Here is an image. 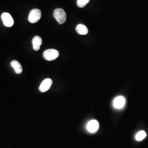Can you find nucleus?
Instances as JSON below:
<instances>
[{
  "label": "nucleus",
  "mask_w": 148,
  "mask_h": 148,
  "mask_svg": "<svg viewBox=\"0 0 148 148\" xmlns=\"http://www.w3.org/2000/svg\"><path fill=\"white\" fill-rule=\"evenodd\" d=\"M53 16L59 24H63L66 20V14L62 8L56 9L54 11Z\"/></svg>",
  "instance_id": "f257e3e1"
},
{
  "label": "nucleus",
  "mask_w": 148,
  "mask_h": 148,
  "mask_svg": "<svg viewBox=\"0 0 148 148\" xmlns=\"http://www.w3.org/2000/svg\"><path fill=\"white\" fill-rule=\"evenodd\" d=\"M59 56L58 51L54 49H49L46 50L43 54V57L48 61H53L57 58Z\"/></svg>",
  "instance_id": "f03ea898"
},
{
  "label": "nucleus",
  "mask_w": 148,
  "mask_h": 148,
  "mask_svg": "<svg viewBox=\"0 0 148 148\" xmlns=\"http://www.w3.org/2000/svg\"><path fill=\"white\" fill-rule=\"evenodd\" d=\"M41 11L38 9H33L30 11L28 16V21L31 23H36L41 19Z\"/></svg>",
  "instance_id": "7ed1b4c3"
},
{
  "label": "nucleus",
  "mask_w": 148,
  "mask_h": 148,
  "mask_svg": "<svg viewBox=\"0 0 148 148\" xmlns=\"http://www.w3.org/2000/svg\"><path fill=\"white\" fill-rule=\"evenodd\" d=\"M2 21L5 27H11L14 25V20L8 13H3L1 15Z\"/></svg>",
  "instance_id": "20e7f679"
},
{
  "label": "nucleus",
  "mask_w": 148,
  "mask_h": 148,
  "mask_svg": "<svg viewBox=\"0 0 148 148\" xmlns=\"http://www.w3.org/2000/svg\"><path fill=\"white\" fill-rule=\"evenodd\" d=\"M52 80L51 79H44L40 85L39 90L41 92H45L49 90L51 86L52 85Z\"/></svg>",
  "instance_id": "39448f33"
},
{
  "label": "nucleus",
  "mask_w": 148,
  "mask_h": 148,
  "mask_svg": "<svg viewBox=\"0 0 148 148\" xmlns=\"http://www.w3.org/2000/svg\"><path fill=\"white\" fill-rule=\"evenodd\" d=\"M99 123L97 120H91L90 121L87 126V128L88 131L90 133H95L99 128Z\"/></svg>",
  "instance_id": "423d86ee"
},
{
  "label": "nucleus",
  "mask_w": 148,
  "mask_h": 148,
  "mask_svg": "<svg viewBox=\"0 0 148 148\" xmlns=\"http://www.w3.org/2000/svg\"><path fill=\"white\" fill-rule=\"evenodd\" d=\"M125 104V99L122 96H119L116 97L113 103L114 106L116 109H121Z\"/></svg>",
  "instance_id": "0eeeda50"
},
{
  "label": "nucleus",
  "mask_w": 148,
  "mask_h": 148,
  "mask_svg": "<svg viewBox=\"0 0 148 148\" xmlns=\"http://www.w3.org/2000/svg\"><path fill=\"white\" fill-rule=\"evenodd\" d=\"M32 43L33 49L35 51H37L40 49V47L42 43V40L41 37L38 36H36L33 38Z\"/></svg>",
  "instance_id": "6e6552de"
},
{
  "label": "nucleus",
  "mask_w": 148,
  "mask_h": 148,
  "mask_svg": "<svg viewBox=\"0 0 148 148\" xmlns=\"http://www.w3.org/2000/svg\"><path fill=\"white\" fill-rule=\"evenodd\" d=\"M11 66L14 70L16 74H21L23 71V68L21 63L17 60H13L11 63Z\"/></svg>",
  "instance_id": "1a4fd4ad"
},
{
  "label": "nucleus",
  "mask_w": 148,
  "mask_h": 148,
  "mask_svg": "<svg viewBox=\"0 0 148 148\" xmlns=\"http://www.w3.org/2000/svg\"><path fill=\"white\" fill-rule=\"evenodd\" d=\"M76 31L79 34L81 35H86L88 32L87 27L82 24H79L77 25L76 27Z\"/></svg>",
  "instance_id": "9d476101"
},
{
  "label": "nucleus",
  "mask_w": 148,
  "mask_h": 148,
  "mask_svg": "<svg viewBox=\"0 0 148 148\" xmlns=\"http://www.w3.org/2000/svg\"><path fill=\"white\" fill-rule=\"evenodd\" d=\"M147 136V134L145 131H141L138 133L136 136V139L138 141H140L144 139Z\"/></svg>",
  "instance_id": "9b49d317"
},
{
  "label": "nucleus",
  "mask_w": 148,
  "mask_h": 148,
  "mask_svg": "<svg viewBox=\"0 0 148 148\" xmlns=\"http://www.w3.org/2000/svg\"><path fill=\"white\" fill-rule=\"evenodd\" d=\"M89 2H90V0H77V5L79 8H83Z\"/></svg>",
  "instance_id": "f8f14e48"
}]
</instances>
